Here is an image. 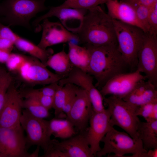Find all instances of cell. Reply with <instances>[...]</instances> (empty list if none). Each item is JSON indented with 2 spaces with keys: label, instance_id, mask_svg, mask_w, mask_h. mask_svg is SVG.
Segmentation results:
<instances>
[{
  "label": "cell",
  "instance_id": "obj_46",
  "mask_svg": "<svg viewBox=\"0 0 157 157\" xmlns=\"http://www.w3.org/2000/svg\"><path fill=\"white\" fill-rule=\"evenodd\" d=\"M65 0L66 1V0Z\"/></svg>",
  "mask_w": 157,
  "mask_h": 157
},
{
  "label": "cell",
  "instance_id": "obj_17",
  "mask_svg": "<svg viewBox=\"0 0 157 157\" xmlns=\"http://www.w3.org/2000/svg\"><path fill=\"white\" fill-rule=\"evenodd\" d=\"M70 82L85 91L94 112H101L105 110L103 103L104 97L94 85L93 76L86 72L78 70L72 75Z\"/></svg>",
  "mask_w": 157,
  "mask_h": 157
},
{
  "label": "cell",
  "instance_id": "obj_27",
  "mask_svg": "<svg viewBox=\"0 0 157 157\" xmlns=\"http://www.w3.org/2000/svg\"><path fill=\"white\" fill-rule=\"evenodd\" d=\"M19 91L20 96L22 98L33 99L39 102L48 110L53 107V97L43 94L38 89L31 88Z\"/></svg>",
  "mask_w": 157,
  "mask_h": 157
},
{
  "label": "cell",
  "instance_id": "obj_25",
  "mask_svg": "<svg viewBox=\"0 0 157 157\" xmlns=\"http://www.w3.org/2000/svg\"><path fill=\"white\" fill-rule=\"evenodd\" d=\"M49 124L51 133L55 138L66 139L76 135L74 126L67 118H53L49 121Z\"/></svg>",
  "mask_w": 157,
  "mask_h": 157
},
{
  "label": "cell",
  "instance_id": "obj_3",
  "mask_svg": "<svg viewBox=\"0 0 157 157\" xmlns=\"http://www.w3.org/2000/svg\"><path fill=\"white\" fill-rule=\"evenodd\" d=\"M45 0H4L0 3V22L10 26L31 29L30 21L47 9Z\"/></svg>",
  "mask_w": 157,
  "mask_h": 157
},
{
  "label": "cell",
  "instance_id": "obj_13",
  "mask_svg": "<svg viewBox=\"0 0 157 157\" xmlns=\"http://www.w3.org/2000/svg\"><path fill=\"white\" fill-rule=\"evenodd\" d=\"M22 101L19 91L13 83L8 90L0 113V127L14 129L21 126Z\"/></svg>",
  "mask_w": 157,
  "mask_h": 157
},
{
  "label": "cell",
  "instance_id": "obj_23",
  "mask_svg": "<svg viewBox=\"0 0 157 157\" xmlns=\"http://www.w3.org/2000/svg\"><path fill=\"white\" fill-rule=\"evenodd\" d=\"M45 65L55 71L61 79L66 78L74 67L70 61L67 53L64 49L51 55L47 60Z\"/></svg>",
  "mask_w": 157,
  "mask_h": 157
},
{
  "label": "cell",
  "instance_id": "obj_42",
  "mask_svg": "<svg viewBox=\"0 0 157 157\" xmlns=\"http://www.w3.org/2000/svg\"><path fill=\"white\" fill-rule=\"evenodd\" d=\"M40 147L39 146H37L35 150L31 154H30L29 157H38Z\"/></svg>",
  "mask_w": 157,
  "mask_h": 157
},
{
  "label": "cell",
  "instance_id": "obj_45",
  "mask_svg": "<svg viewBox=\"0 0 157 157\" xmlns=\"http://www.w3.org/2000/svg\"><path fill=\"white\" fill-rule=\"evenodd\" d=\"M1 66L0 65V67H1Z\"/></svg>",
  "mask_w": 157,
  "mask_h": 157
},
{
  "label": "cell",
  "instance_id": "obj_2",
  "mask_svg": "<svg viewBox=\"0 0 157 157\" xmlns=\"http://www.w3.org/2000/svg\"><path fill=\"white\" fill-rule=\"evenodd\" d=\"M85 46L88 49L90 56L87 73L96 80V87L101 88L110 78L123 73L127 64L119 51L117 45Z\"/></svg>",
  "mask_w": 157,
  "mask_h": 157
},
{
  "label": "cell",
  "instance_id": "obj_33",
  "mask_svg": "<svg viewBox=\"0 0 157 157\" xmlns=\"http://www.w3.org/2000/svg\"><path fill=\"white\" fill-rule=\"evenodd\" d=\"M27 58V56L11 53L5 64L10 71L17 72L26 62Z\"/></svg>",
  "mask_w": 157,
  "mask_h": 157
},
{
  "label": "cell",
  "instance_id": "obj_21",
  "mask_svg": "<svg viewBox=\"0 0 157 157\" xmlns=\"http://www.w3.org/2000/svg\"><path fill=\"white\" fill-rule=\"evenodd\" d=\"M137 132L138 138L145 150L157 148V120L146 122L140 121Z\"/></svg>",
  "mask_w": 157,
  "mask_h": 157
},
{
  "label": "cell",
  "instance_id": "obj_9",
  "mask_svg": "<svg viewBox=\"0 0 157 157\" xmlns=\"http://www.w3.org/2000/svg\"><path fill=\"white\" fill-rule=\"evenodd\" d=\"M17 72L21 79L31 85H48L61 79L58 75L48 70L39 60L31 56H27Z\"/></svg>",
  "mask_w": 157,
  "mask_h": 157
},
{
  "label": "cell",
  "instance_id": "obj_15",
  "mask_svg": "<svg viewBox=\"0 0 157 157\" xmlns=\"http://www.w3.org/2000/svg\"><path fill=\"white\" fill-rule=\"evenodd\" d=\"M42 21L40 25L42 30V37L38 45L40 48L46 49L54 45L73 40L79 42L76 34L68 31L60 22H51L48 18Z\"/></svg>",
  "mask_w": 157,
  "mask_h": 157
},
{
  "label": "cell",
  "instance_id": "obj_38",
  "mask_svg": "<svg viewBox=\"0 0 157 157\" xmlns=\"http://www.w3.org/2000/svg\"><path fill=\"white\" fill-rule=\"evenodd\" d=\"M14 43L13 41L6 39L0 38V49L12 51Z\"/></svg>",
  "mask_w": 157,
  "mask_h": 157
},
{
  "label": "cell",
  "instance_id": "obj_20",
  "mask_svg": "<svg viewBox=\"0 0 157 157\" xmlns=\"http://www.w3.org/2000/svg\"><path fill=\"white\" fill-rule=\"evenodd\" d=\"M145 80L138 81L131 91L122 99L136 108L148 103L157 101V87L148 80Z\"/></svg>",
  "mask_w": 157,
  "mask_h": 157
},
{
  "label": "cell",
  "instance_id": "obj_16",
  "mask_svg": "<svg viewBox=\"0 0 157 157\" xmlns=\"http://www.w3.org/2000/svg\"><path fill=\"white\" fill-rule=\"evenodd\" d=\"M93 111L87 93L78 86L75 101L66 118L72 124L75 129L83 133L87 129Z\"/></svg>",
  "mask_w": 157,
  "mask_h": 157
},
{
  "label": "cell",
  "instance_id": "obj_14",
  "mask_svg": "<svg viewBox=\"0 0 157 157\" xmlns=\"http://www.w3.org/2000/svg\"><path fill=\"white\" fill-rule=\"evenodd\" d=\"M146 79L144 75L137 70L131 73H122L108 80L99 91L104 97L113 95L123 99L131 91L138 81Z\"/></svg>",
  "mask_w": 157,
  "mask_h": 157
},
{
  "label": "cell",
  "instance_id": "obj_18",
  "mask_svg": "<svg viewBox=\"0 0 157 157\" xmlns=\"http://www.w3.org/2000/svg\"><path fill=\"white\" fill-rule=\"evenodd\" d=\"M54 146L66 157H94L83 133L75 135L60 142L56 140Z\"/></svg>",
  "mask_w": 157,
  "mask_h": 157
},
{
  "label": "cell",
  "instance_id": "obj_1",
  "mask_svg": "<svg viewBox=\"0 0 157 157\" xmlns=\"http://www.w3.org/2000/svg\"><path fill=\"white\" fill-rule=\"evenodd\" d=\"M76 34L85 45H117L113 19L99 6L88 10Z\"/></svg>",
  "mask_w": 157,
  "mask_h": 157
},
{
  "label": "cell",
  "instance_id": "obj_24",
  "mask_svg": "<svg viewBox=\"0 0 157 157\" xmlns=\"http://www.w3.org/2000/svg\"><path fill=\"white\" fill-rule=\"evenodd\" d=\"M14 45L18 49L38 59L45 65L49 58L53 53L52 49H42L30 41L19 36L14 42Z\"/></svg>",
  "mask_w": 157,
  "mask_h": 157
},
{
  "label": "cell",
  "instance_id": "obj_32",
  "mask_svg": "<svg viewBox=\"0 0 157 157\" xmlns=\"http://www.w3.org/2000/svg\"><path fill=\"white\" fill-rule=\"evenodd\" d=\"M129 2L133 6L135 11L137 19L142 26L144 31L146 33L149 34L150 31V28L149 24L148 18L150 9L151 6L148 7Z\"/></svg>",
  "mask_w": 157,
  "mask_h": 157
},
{
  "label": "cell",
  "instance_id": "obj_30",
  "mask_svg": "<svg viewBox=\"0 0 157 157\" xmlns=\"http://www.w3.org/2000/svg\"><path fill=\"white\" fill-rule=\"evenodd\" d=\"M13 77L9 72L1 67H0V113L3 108L6 94L13 83Z\"/></svg>",
  "mask_w": 157,
  "mask_h": 157
},
{
  "label": "cell",
  "instance_id": "obj_36",
  "mask_svg": "<svg viewBox=\"0 0 157 157\" xmlns=\"http://www.w3.org/2000/svg\"><path fill=\"white\" fill-rule=\"evenodd\" d=\"M19 36L14 32L9 27L0 22V38L9 39L14 43Z\"/></svg>",
  "mask_w": 157,
  "mask_h": 157
},
{
  "label": "cell",
  "instance_id": "obj_11",
  "mask_svg": "<svg viewBox=\"0 0 157 157\" xmlns=\"http://www.w3.org/2000/svg\"><path fill=\"white\" fill-rule=\"evenodd\" d=\"M88 10L84 9L67 7L58 6L50 7L45 14L36 18L32 22L37 29L40 22L46 18L52 17L58 18L62 24L69 31L76 34L82 25L84 17Z\"/></svg>",
  "mask_w": 157,
  "mask_h": 157
},
{
  "label": "cell",
  "instance_id": "obj_19",
  "mask_svg": "<svg viewBox=\"0 0 157 157\" xmlns=\"http://www.w3.org/2000/svg\"><path fill=\"white\" fill-rule=\"evenodd\" d=\"M105 3L107 14L112 19L137 26L144 31L137 19L135 9L130 3L123 0H107Z\"/></svg>",
  "mask_w": 157,
  "mask_h": 157
},
{
  "label": "cell",
  "instance_id": "obj_44",
  "mask_svg": "<svg viewBox=\"0 0 157 157\" xmlns=\"http://www.w3.org/2000/svg\"><path fill=\"white\" fill-rule=\"evenodd\" d=\"M107 0H106V1Z\"/></svg>",
  "mask_w": 157,
  "mask_h": 157
},
{
  "label": "cell",
  "instance_id": "obj_40",
  "mask_svg": "<svg viewBox=\"0 0 157 157\" xmlns=\"http://www.w3.org/2000/svg\"><path fill=\"white\" fill-rule=\"evenodd\" d=\"M11 53V51L0 49V63H5Z\"/></svg>",
  "mask_w": 157,
  "mask_h": 157
},
{
  "label": "cell",
  "instance_id": "obj_10",
  "mask_svg": "<svg viewBox=\"0 0 157 157\" xmlns=\"http://www.w3.org/2000/svg\"><path fill=\"white\" fill-rule=\"evenodd\" d=\"M23 131L21 126L14 129L0 127L1 157H29Z\"/></svg>",
  "mask_w": 157,
  "mask_h": 157
},
{
  "label": "cell",
  "instance_id": "obj_29",
  "mask_svg": "<svg viewBox=\"0 0 157 157\" xmlns=\"http://www.w3.org/2000/svg\"><path fill=\"white\" fill-rule=\"evenodd\" d=\"M106 2V0H68L59 6L88 10Z\"/></svg>",
  "mask_w": 157,
  "mask_h": 157
},
{
  "label": "cell",
  "instance_id": "obj_5",
  "mask_svg": "<svg viewBox=\"0 0 157 157\" xmlns=\"http://www.w3.org/2000/svg\"><path fill=\"white\" fill-rule=\"evenodd\" d=\"M101 142L104 143L103 147L96 156L101 157L113 153L114 155L111 157H122L131 154V157H140L147 151L144 148L140 138L134 139L126 132L119 131L113 126H111Z\"/></svg>",
  "mask_w": 157,
  "mask_h": 157
},
{
  "label": "cell",
  "instance_id": "obj_22",
  "mask_svg": "<svg viewBox=\"0 0 157 157\" xmlns=\"http://www.w3.org/2000/svg\"><path fill=\"white\" fill-rule=\"evenodd\" d=\"M67 53L70 61L74 67L87 73L90 61V53L85 46L81 47L72 42H68Z\"/></svg>",
  "mask_w": 157,
  "mask_h": 157
},
{
  "label": "cell",
  "instance_id": "obj_4",
  "mask_svg": "<svg viewBox=\"0 0 157 157\" xmlns=\"http://www.w3.org/2000/svg\"><path fill=\"white\" fill-rule=\"evenodd\" d=\"M112 19L119 51L127 65L137 66L138 53L146 33L137 26Z\"/></svg>",
  "mask_w": 157,
  "mask_h": 157
},
{
  "label": "cell",
  "instance_id": "obj_8",
  "mask_svg": "<svg viewBox=\"0 0 157 157\" xmlns=\"http://www.w3.org/2000/svg\"><path fill=\"white\" fill-rule=\"evenodd\" d=\"M137 70L157 87V36L145 33L138 54Z\"/></svg>",
  "mask_w": 157,
  "mask_h": 157
},
{
  "label": "cell",
  "instance_id": "obj_43",
  "mask_svg": "<svg viewBox=\"0 0 157 157\" xmlns=\"http://www.w3.org/2000/svg\"><path fill=\"white\" fill-rule=\"evenodd\" d=\"M0 157H1V155H0Z\"/></svg>",
  "mask_w": 157,
  "mask_h": 157
},
{
  "label": "cell",
  "instance_id": "obj_41",
  "mask_svg": "<svg viewBox=\"0 0 157 157\" xmlns=\"http://www.w3.org/2000/svg\"><path fill=\"white\" fill-rule=\"evenodd\" d=\"M146 157H157V148L148 150L146 153Z\"/></svg>",
  "mask_w": 157,
  "mask_h": 157
},
{
  "label": "cell",
  "instance_id": "obj_7",
  "mask_svg": "<svg viewBox=\"0 0 157 157\" xmlns=\"http://www.w3.org/2000/svg\"><path fill=\"white\" fill-rule=\"evenodd\" d=\"M20 123L26 134L27 150L31 146L36 145L41 147L44 153L52 146L55 140L51 139L49 121L35 117L25 109L22 110Z\"/></svg>",
  "mask_w": 157,
  "mask_h": 157
},
{
  "label": "cell",
  "instance_id": "obj_39",
  "mask_svg": "<svg viewBox=\"0 0 157 157\" xmlns=\"http://www.w3.org/2000/svg\"><path fill=\"white\" fill-rule=\"evenodd\" d=\"M125 1L148 7H151L157 2V0H125Z\"/></svg>",
  "mask_w": 157,
  "mask_h": 157
},
{
  "label": "cell",
  "instance_id": "obj_26",
  "mask_svg": "<svg viewBox=\"0 0 157 157\" xmlns=\"http://www.w3.org/2000/svg\"><path fill=\"white\" fill-rule=\"evenodd\" d=\"M72 83H67L61 86L56 92L53 98V108L56 117L60 118L62 116V109L69 95L75 86Z\"/></svg>",
  "mask_w": 157,
  "mask_h": 157
},
{
  "label": "cell",
  "instance_id": "obj_6",
  "mask_svg": "<svg viewBox=\"0 0 157 157\" xmlns=\"http://www.w3.org/2000/svg\"><path fill=\"white\" fill-rule=\"evenodd\" d=\"M104 101L110 114L111 125L120 127L134 139L139 138L137 129L140 120L136 113V108L115 95L104 97Z\"/></svg>",
  "mask_w": 157,
  "mask_h": 157
},
{
  "label": "cell",
  "instance_id": "obj_34",
  "mask_svg": "<svg viewBox=\"0 0 157 157\" xmlns=\"http://www.w3.org/2000/svg\"><path fill=\"white\" fill-rule=\"evenodd\" d=\"M148 21L150 28L149 34L157 36V2L150 8L149 15Z\"/></svg>",
  "mask_w": 157,
  "mask_h": 157
},
{
  "label": "cell",
  "instance_id": "obj_35",
  "mask_svg": "<svg viewBox=\"0 0 157 157\" xmlns=\"http://www.w3.org/2000/svg\"><path fill=\"white\" fill-rule=\"evenodd\" d=\"M78 87L75 85L68 96L63 107L62 112L66 116L70 110L75 101Z\"/></svg>",
  "mask_w": 157,
  "mask_h": 157
},
{
  "label": "cell",
  "instance_id": "obj_37",
  "mask_svg": "<svg viewBox=\"0 0 157 157\" xmlns=\"http://www.w3.org/2000/svg\"><path fill=\"white\" fill-rule=\"evenodd\" d=\"M38 89L43 94L53 97L57 90L61 86L58 82H54Z\"/></svg>",
  "mask_w": 157,
  "mask_h": 157
},
{
  "label": "cell",
  "instance_id": "obj_12",
  "mask_svg": "<svg viewBox=\"0 0 157 157\" xmlns=\"http://www.w3.org/2000/svg\"><path fill=\"white\" fill-rule=\"evenodd\" d=\"M90 126L84 135L94 156L101 149L100 143L111 126L110 115L107 109L101 112L93 111L90 118Z\"/></svg>",
  "mask_w": 157,
  "mask_h": 157
},
{
  "label": "cell",
  "instance_id": "obj_31",
  "mask_svg": "<svg viewBox=\"0 0 157 157\" xmlns=\"http://www.w3.org/2000/svg\"><path fill=\"white\" fill-rule=\"evenodd\" d=\"M136 115L143 117L146 122L157 120V101L148 103L136 108Z\"/></svg>",
  "mask_w": 157,
  "mask_h": 157
},
{
  "label": "cell",
  "instance_id": "obj_28",
  "mask_svg": "<svg viewBox=\"0 0 157 157\" xmlns=\"http://www.w3.org/2000/svg\"><path fill=\"white\" fill-rule=\"evenodd\" d=\"M22 108L27 109L34 116L44 119L49 115V110L37 101L31 98H25L22 101Z\"/></svg>",
  "mask_w": 157,
  "mask_h": 157
}]
</instances>
